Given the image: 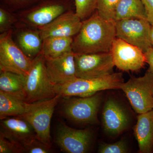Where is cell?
Returning <instances> with one entry per match:
<instances>
[{
	"mask_svg": "<svg viewBox=\"0 0 153 153\" xmlns=\"http://www.w3.org/2000/svg\"><path fill=\"white\" fill-rule=\"evenodd\" d=\"M82 23L75 12L69 10L38 30L42 40L50 37L73 38L79 32Z\"/></svg>",
	"mask_w": 153,
	"mask_h": 153,
	"instance_id": "cell-16",
	"label": "cell"
},
{
	"mask_svg": "<svg viewBox=\"0 0 153 153\" xmlns=\"http://www.w3.org/2000/svg\"><path fill=\"white\" fill-rule=\"evenodd\" d=\"M76 76L83 79L99 78L113 73L114 63L111 52L76 54Z\"/></svg>",
	"mask_w": 153,
	"mask_h": 153,
	"instance_id": "cell-9",
	"label": "cell"
},
{
	"mask_svg": "<svg viewBox=\"0 0 153 153\" xmlns=\"http://www.w3.org/2000/svg\"><path fill=\"white\" fill-rule=\"evenodd\" d=\"M144 54L146 63H147L149 66L148 70L153 73V47L148 49Z\"/></svg>",
	"mask_w": 153,
	"mask_h": 153,
	"instance_id": "cell-30",
	"label": "cell"
},
{
	"mask_svg": "<svg viewBox=\"0 0 153 153\" xmlns=\"http://www.w3.org/2000/svg\"><path fill=\"white\" fill-rule=\"evenodd\" d=\"M12 29L0 36V71H10L27 76L33 59L25 55L13 38Z\"/></svg>",
	"mask_w": 153,
	"mask_h": 153,
	"instance_id": "cell-7",
	"label": "cell"
},
{
	"mask_svg": "<svg viewBox=\"0 0 153 153\" xmlns=\"http://www.w3.org/2000/svg\"><path fill=\"white\" fill-rule=\"evenodd\" d=\"M124 82L121 73H113L106 76L83 79L76 77L65 84L55 86L56 94L61 97L90 96L99 91L109 89H120Z\"/></svg>",
	"mask_w": 153,
	"mask_h": 153,
	"instance_id": "cell-2",
	"label": "cell"
},
{
	"mask_svg": "<svg viewBox=\"0 0 153 153\" xmlns=\"http://www.w3.org/2000/svg\"><path fill=\"white\" fill-rule=\"evenodd\" d=\"M0 72V91L16 96L25 101L26 76L10 71Z\"/></svg>",
	"mask_w": 153,
	"mask_h": 153,
	"instance_id": "cell-21",
	"label": "cell"
},
{
	"mask_svg": "<svg viewBox=\"0 0 153 153\" xmlns=\"http://www.w3.org/2000/svg\"><path fill=\"white\" fill-rule=\"evenodd\" d=\"M92 133L88 129H76L65 124L59 126L56 131L55 143L66 153H85L90 149Z\"/></svg>",
	"mask_w": 153,
	"mask_h": 153,
	"instance_id": "cell-11",
	"label": "cell"
},
{
	"mask_svg": "<svg viewBox=\"0 0 153 153\" xmlns=\"http://www.w3.org/2000/svg\"><path fill=\"white\" fill-rule=\"evenodd\" d=\"M0 136L13 142L24 149L36 138L32 126L21 117H11L1 120Z\"/></svg>",
	"mask_w": 153,
	"mask_h": 153,
	"instance_id": "cell-15",
	"label": "cell"
},
{
	"mask_svg": "<svg viewBox=\"0 0 153 153\" xmlns=\"http://www.w3.org/2000/svg\"><path fill=\"white\" fill-rule=\"evenodd\" d=\"M26 102L16 96L0 91V119L22 117L25 113Z\"/></svg>",
	"mask_w": 153,
	"mask_h": 153,
	"instance_id": "cell-20",
	"label": "cell"
},
{
	"mask_svg": "<svg viewBox=\"0 0 153 153\" xmlns=\"http://www.w3.org/2000/svg\"><path fill=\"white\" fill-rule=\"evenodd\" d=\"M99 153H126L128 152V146L124 140H120L112 143H102L99 145Z\"/></svg>",
	"mask_w": 153,
	"mask_h": 153,
	"instance_id": "cell-25",
	"label": "cell"
},
{
	"mask_svg": "<svg viewBox=\"0 0 153 153\" xmlns=\"http://www.w3.org/2000/svg\"><path fill=\"white\" fill-rule=\"evenodd\" d=\"M130 19H147L144 6L141 0H120L118 4L114 22Z\"/></svg>",
	"mask_w": 153,
	"mask_h": 153,
	"instance_id": "cell-22",
	"label": "cell"
},
{
	"mask_svg": "<svg viewBox=\"0 0 153 153\" xmlns=\"http://www.w3.org/2000/svg\"><path fill=\"white\" fill-rule=\"evenodd\" d=\"M139 152H153V109L139 114L134 128Z\"/></svg>",
	"mask_w": 153,
	"mask_h": 153,
	"instance_id": "cell-17",
	"label": "cell"
},
{
	"mask_svg": "<svg viewBox=\"0 0 153 153\" xmlns=\"http://www.w3.org/2000/svg\"><path fill=\"white\" fill-rule=\"evenodd\" d=\"M144 6L147 19L152 25H153V0H141Z\"/></svg>",
	"mask_w": 153,
	"mask_h": 153,
	"instance_id": "cell-29",
	"label": "cell"
},
{
	"mask_svg": "<svg viewBox=\"0 0 153 153\" xmlns=\"http://www.w3.org/2000/svg\"><path fill=\"white\" fill-rule=\"evenodd\" d=\"M75 13L82 21L89 18L96 10L97 0H74Z\"/></svg>",
	"mask_w": 153,
	"mask_h": 153,
	"instance_id": "cell-24",
	"label": "cell"
},
{
	"mask_svg": "<svg viewBox=\"0 0 153 153\" xmlns=\"http://www.w3.org/2000/svg\"><path fill=\"white\" fill-rule=\"evenodd\" d=\"M120 89L125 94L138 114L153 109V73L149 70L142 76L131 77L123 82Z\"/></svg>",
	"mask_w": 153,
	"mask_h": 153,
	"instance_id": "cell-5",
	"label": "cell"
},
{
	"mask_svg": "<svg viewBox=\"0 0 153 153\" xmlns=\"http://www.w3.org/2000/svg\"><path fill=\"white\" fill-rule=\"evenodd\" d=\"M16 17L12 15L3 7L0 8V32L4 33L11 30L10 28L16 22Z\"/></svg>",
	"mask_w": 153,
	"mask_h": 153,
	"instance_id": "cell-26",
	"label": "cell"
},
{
	"mask_svg": "<svg viewBox=\"0 0 153 153\" xmlns=\"http://www.w3.org/2000/svg\"><path fill=\"white\" fill-rule=\"evenodd\" d=\"M5 2L12 4H17L21 5H29L30 4H36L41 0H4Z\"/></svg>",
	"mask_w": 153,
	"mask_h": 153,
	"instance_id": "cell-31",
	"label": "cell"
},
{
	"mask_svg": "<svg viewBox=\"0 0 153 153\" xmlns=\"http://www.w3.org/2000/svg\"><path fill=\"white\" fill-rule=\"evenodd\" d=\"M102 122L105 133L115 137L128 128L131 118L123 105L114 98H109L103 106Z\"/></svg>",
	"mask_w": 153,
	"mask_h": 153,
	"instance_id": "cell-13",
	"label": "cell"
},
{
	"mask_svg": "<svg viewBox=\"0 0 153 153\" xmlns=\"http://www.w3.org/2000/svg\"><path fill=\"white\" fill-rule=\"evenodd\" d=\"M120 0H97L96 10L99 15L105 20H114L115 13Z\"/></svg>",
	"mask_w": 153,
	"mask_h": 153,
	"instance_id": "cell-23",
	"label": "cell"
},
{
	"mask_svg": "<svg viewBox=\"0 0 153 153\" xmlns=\"http://www.w3.org/2000/svg\"><path fill=\"white\" fill-rule=\"evenodd\" d=\"M51 146L35 138L24 147V153H48L51 152Z\"/></svg>",
	"mask_w": 153,
	"mask_h": 153,
	"instance_id": "cell-27",
	"label": "cell"
},
{
	"mask_svg": "<svg viewBox=\"0 0 153 153\" xmlns=\"http://www.w3.org/2000/svg\"><path fill=\"white\" fill-rule=\"evenodd\" d=\"M114 66L123 71H137L146 63L144 53L138 47L116 38L110 51Z\"/></svg>",
	"mask_w": 153,
	"mask_h": 153,
	"instance_id": "cell-12",
	"label": "cell"
},
{
	"mask_svg": "<svg viewBox=\"0 0 153 153\" xmlns=\"http://www.w3.org/2000/svg\"><path fill=\"white\" fill-rule=\"evenodd\" d=\"M18 28L16 37L17 45L25 55L34 59L42 51L43 40L39 30L26 27Z\"/></svg>",
	"mask_w": 153,
	"mask_h": 153,
	"instance_id": "cell-18",
	"label": "cell"
},
{
	"mask_svg": "<svg viewBox=\"0 0 153 153\" xmlns=\"http://www.w3.org/2000/svg\"><path fill=\"white\" fill-rule=\"evenodd\" d=\"M55 86L47 74L45 57L41 51L33 59L32 66L26 76L25 101L33 103L53 98L57 95Z\"/></svg>",
	"mask_w": 153,
	"mask_h": 153,
	"instance_id": "cell-3",
	"label": "cell"
},
{
	"mask_svg": "<svg viewBox=\"0 0 153 153\" xmlns=\"http://www.w3.org/2000/svg\"><path fill=\"white\" fill-rule=\"evenodd\" d=\"M147 19H130L115 22L116 37L138 47L144 53L152 47Z\"/></svg>",
	"mask_w": 153,
	"mask_h": 153,
	"instance_id": "cell-10",
	"label": "cell"
},
{
	"mask_svg": "<svg viewBox=\"0 0 153 153\" xmlns=\"http://www.w3.org/2000/svg\"><path fill=\"white\" fill-rule=\"evenodd\" d=\"M74 56L71 51L56 58H45L47 74L54 85H63L76 78Z\"/></svg>",
	"mask_w": 153,
	"mask_h": 153,
	"instance_id": "cell-14",
	"label": "cell"
},
{
	"mask_svg": "<svg viewBox=\"0 0 153 153\" xmlns=\"http://www.w3.org/2000/svg\"><path fill=\"white\" fill-rule=\"evenodd\" d=\"M61 97L57 94L53 98L33 103L26 102L24 118L36 132V138L51 146L50 126L55 106Z\"/></svg>",
	"mask_w": 153,
	"mask_h": 153,
	"instance_id": "cell-4",
	"label": "cell"
},
{
	"mask_svg": "<svg viewBox=\"0 0 153 153\" xmlns=\"http://www.w3.org/2000/svg\"><path fill=\"white\" fill-rule=\"evenodd\" d=\"M68 0H41L20 15L25 25L40 30L68 10Z\"/></svg>",
	"mask_w": 153,
	"mask_h": 153,
	"instance_id": "cell-8",
	"label": "cell"
},
{
	"mask_svg": "<svg viewBox=\"0 0 153 153\" xmlns=\"http://www.w3.org/2000/svg\"><path fill=\"white\" fill-rule=\"evenodd\" d=\"M24 153V149L16 143L0 136V153Z\"/></svg>",
	"mask_w": 153,
	"mask_h": 153,
	"instance_id": "cell-28",
	"label": "cell"
},
{
	"mask_svg": "<svg viewBox=\"0 0 153 153\" xmlns=\"http://www.w3.org/2000/svg\"><path fill=\"white\" fill-rule=\"evenodd\" d=\"M150 39L152 46L153 47V25L151 26L150 31Z\"/></svg>",
	"mask_w": 153,
	"mask_h": 153,
	"instance_id": "cell-32",
	"label": "cell"
},
{
	"mask_svg": "<svg viewBox=\"0 0 153 153\" xmlns=\"http://www.w3.org/2000/svg\"><path fill=\"white\" fill-rule=\"evenodd\" d=\"M63 98L62 111L68 119L83 124L98 123V112L102 99L101 94Z\"/></svg>",
	"mask_w": 153,
	"mask_h": 153,
	"instance_id": "cell-6",
	"label": "cell"
},
{
	"mask_svg": "<svg viewBox=\"0 0 153 153\" xmlns=\"http://www.w3.org/2000/svg\"><path fill=\"white\" fill-rule=\"evenodd\" d=\"M116 38L115 22L103 19L96 11L82 21L80 30L73 38L72 51L76 54L110 52Z\"/></svg>",
	"mask_w": 153,
	"mask_h": 153,
	"instance_id": "cell-1",
	"label": "cell"
},
{
	"mask_svg": "<svg viewBox=\"0 0 153 153\" xmlns=\"http://www.w3.org/2000/svg\"><path fill=\"white\" fill-rule=\"evenodd\" d=\"M73 38L50 37L43 39L42 52L45 59L59 57L72 51Z\"/></svg>",
	"mask_w": 153,
	"mask_h": 153,
	"instance_id": "cell-19",
	"label": "cell"
}]
</instances>
